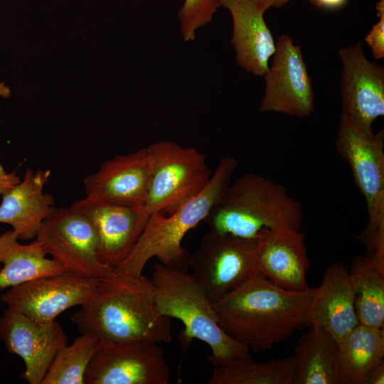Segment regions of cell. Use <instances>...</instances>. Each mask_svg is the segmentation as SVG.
<instances>
[{"instance_id":"8","label":"cell","mask_w":384,"mask_h":384,"mask_svg":"<svg viewBox=\"0 0 384 384\" xmlns=\"http://www.w3.org/2000/svg\"><path fill=\"white\" fill-rule=\"evenodd\" d=\"M258 236L243 238L208 231L188 259L191 274L212 304L234 291L257 270Z\"/></svg>"},{"instance_id":"7","label":"cell","mask_w":384,"mask_h":384,"mask_svg":"<svg viewBox=\"0 0 384 384\" xmlns=\"http://www.w3.org/2000/svg\"><path fill=\"white\" fill-rule=\"evenodd\" d=\"M151 174L144 208L151 215L170 214L199 194L212 176L206 156L196 148L171 141L149 147Z\"/></svg>"},{"instance_id":"27","label":"cell","mask_w":384,"mask_h":384,"mask_svg":"<svg viewBox=\"0 0 384 384\" xmlns=\"http://www.w3.org/2000/svg\"><path fill=\"white\" fill-rule=\"evenodd\" d=\"M219 6L220 0H184L178 13L183 41H193L196 31L212 21Z\"/></svg>"},{"instance_id":"9","label":"cell","mask_w":384,"mask_h":384,"mask_svg":"<svg viewBox=\"0 0 384 384\" xmlns=\"http://www.w3.org/2000/svg\"><path fill=\"white\" fill-rule=\"evenodd\" d=\"M36 238L68 272L98 279L115 273L100 260L99 237L91 220L70 206L57 208L43 222Z\"/></svg>"},{"instance_id":"4","label":"cell","mask_w":384,"mask_h":384,"mask_svg":"<svg viewBox=\"0 0 384 384\" xmlns=\"http://www.w3.org/2000/svg\"><path fill=\"white\" fill-rule=\"evenodd\" d=\"M237 166L233 157L220 159L206 188L170 214L150 215L148 223L127 257L115 272L139 277L152 257L161 264L188 272L190 254L182 247L185 235L203 221L212 206L230 183Z\"/></svg>"},{"instance_id":"6","label":"cell","mask_w":384,"mask_h":384,"mask_svg":"<svg viewBox=\"0 0 384 384\" xmlns=\"http://www.w3.org/2000/svg\"><path fill=\"white\" fill-rule=\"evenodd\" d=\"M335 146L348 164L367 205L368 222L357 238L365 245L368 257L383 264L384 130L364 132L341 114Z\"/></svg>"},{"instance_id":"32","label":"cell","mask_w":384,"mask_h":384,"mask_svg":"<svg viewBox=\"0 0 384 384\" xmlns=\"http://www.w3.org/2000/svg\"><path fill=\"white\" fill-rule=\"evenodd\" d=\"M290 0H252L255 5L262 12L265 13L270 8H280Z\"/></svg>"},{"instance_id":"25","label":"cell","mask_w":384,"mask_h":384,"mask_svg":"<svg viewBox=\"0 0 384 384\" xmlns=\"http://www.w3.org/2000/svg\"><path fill=\"white\" fill-rule=\"evenodd\" d=\"M359 324L384 329V272L366 255L356 256L348 270Z\"/></svg>"},{"instance_id":"3","label":"cell","mask_w":384,"mask_h":384,"mask_svg":"<svg viewBox=\"0 0 384 384\" xmlns=\"http://www.w3.org/2000/svg\"><path fill=\"white\" fill-rule=\"evenodd\" d=\"M303 218L301 203L284 186L245 173L230 183L203 222L211 232L255 238L263 228L299 230Z\"/></svg>"},{"instance_id":"30","label":"cell","mask_w":384,"mask_h":384,"mask_svg":"<svg viewBox=\"0 0 384 384\" xmlns=\"http://www.w3.org/2000/svg\"><path fill=\"white\" fill-rule=\"evenodd\" d=\"M384 383V361H381L369 373L364 384Z\"/></svg>"},{"instance_id":"24","label":"cell","mask_w":384,"mask_h":384,"mask_svg":"<svg viewBox=\"0 0 384 384\" xmlns=\"http://www.w3.org/2000/svg\"><path fill=\"white\" fill-rule=\"evenodd\" d=\"M215 367L208 384H292L295 361L293 356L265 362L247 356Z\"/></svg>"},{"instance_id":"16","label":"cell","mask_w":384,"mask_h":384,"mask_svg":"<svg viewBox=\"0 0 384 384\" xmlns=\"http://www.w3.org/2000/svg\"><path fill=\"white\" fill-rule=\"evenodd\" d=\"M151 159L147 148L104 161L84 179L86 196L102 201L144 206L151 180Z\"/></svg>"},{"instance_id":"1","label":"cell","mask_w":384,"mask_h":384,"mask_svg":"<svg viewBox=\"0 0 384 384\" xmlns=\"http://www.w3.org/2000/svg\"><path fill=\"white\" fill-rule=\"evenodd\" d=\"M316 288L282 289L257 274L213 304L222 330L250 350L259 352L282 343L310 324Z\"/></svg>"},{"instance_id":"13","label":"cell","mask_w":384,"mask_h":384,"mask_svg":"<svg viewBox=\"0 0 384 384\" xmlns=\"http://www.w3.org/2000/svg\"><path fill=\"white\" fill-rule=\"evenodd\" d=\"M341 114L366 132L384 115V68L370 61L361 42L341 48Z\"/></svg>"},{"instance_id":"19","label":"cell","mask_w":384,"mask_h":384,"mask_svg":"<svg viewBox=\"0 0 384 384\" xmlns=\"http://www.w3.org/2000/svg\"><path fill=\"white\" fill-rule=\"evenodd\" d=\"M233 21L231 45L237 63L245 71L264 76L274 53L276 42L261 11L252 0H220Z\"/></svg>"},{"instance_id":"2","label":"cell","mask_w":384,"mask_h":384,"mask_svg":"<svg viewBox=\"0 0 384 384\" xmlns=\"http://www.w3.org/2000/svg\"><path fill=\"white\" fill-rule=\"evenodd\" d=\"M81 334L100 341H171V319L157 310L151 279L115 272L100 279L90 300L70 316Z\"/></svg>"},{"instance_id":"10","label":"cell","mask_w":384,"mask_h":384,"mask_svg":"<svg viewBox=\"0 0 384 384\" xmlns=\"http://www.w3.org/2000/svg\"><path fill=\"white\" fill-rule=\"evenodd\" d=\"M171 370L158 343L99 341L84 384H167Z\"/></svg>"},{"instance_id":"5","label":"cell","mask_w":384,"mask_h":384,"mask_svg":"<svg viewBox=\"0 0 384 384\" xmlns=\"http://www.w3.org/2000/svg\"><path fill=\"white\" fill-rule=\"evenodd\" d=\"M151 281L158 311L179 319L184 326L179 336L183 351L193 339L198 338L210 348L208 361L215 366L250 356L248 348L222 330L213 304L191 274L159 262L154 266Z\"/></svg>"},{"instance_id":"14","label":"cell","mask_w":384,"mask_h":384,"mask_svg":"<svg viewBox=\"0 0 384 384\" xmlns=\"http://www.w3.org/2000/svg\"><path fill=\"white\" fill-rule=\"evenodd\" d=\"M0 339L7 351L23 361L21 376L29 384H41L53 359L68 344L67 336L55 320L40 323L8 308L0 317Z\"/></svg>"},{"instance_id":"18","label":"cell","mask_w":384,"mask_h":384,"mask_svg":"<svg viewBox=\"0 0 384 384\" xmlns=\"http://www.w3.org/2000/svg\"><path fill=\"white\" fill-rule=\"evenodd\" d=\"M49 169H28L22 180L5 191L0 204V223L10 225L19 240L36 238L43 222L57 209L55 198L43 188Z\"/></svg>"},{"instance_id":"11","label":"cell","mask_w":384,"mask_h":384,"mask_svg":"<svg viewBox=\"0 0 384 384\" xmlns=\"http://www.w3.org/2000/svg\"><path fill=\"white\" fill-rule=\"evenodd\" d=\"M265 89L260 110L305 117L314 110V92L302 49L283 34L276 42L265 75Z\"/></svg>"},{"instance_id":"31","label":"cell","mask_w":384,"mask_h":384,"mask_svg":"<svg viewBox=\"0 0 384 384\" xmlns=\"http://www.w3.org/2000/svg\"><path fill=\"white\" fill-rule=\"evenodd\" d=\"M318 8L326 10H336L342 8L348 0H308Z\"/></svg>"},{"instance_id":"26","label":"cell","mask_w":384,"mask_h":384,"mask_svg":"<svg viewBox=\"0 0 384 384\" xmlns=\"http://www.w3.org/2000/svg\"><path fill=\"white\" fill-rule=\"evenodd\" d=\"M99 341L95 337L81 334L70 345L65 346L53 359L41 384H84L87 368Z\"/></svg>"},{"instance_id":"23","label":"cell","mask_w":384,"mask_h":384,"mask_svg":"<svg viewBox=\"0 0 384 384\" xmlns=\"http://www.w3.org/2000/svg\"><path fill=\"white\" fill-rule=\"evenodd\" d=\"M383 356L384 329L358 324L338 343L341 384H364Z\"/></svg>"},{"instance_id":"21","label":"cell","mask_w":384,"mask_h":384,"mask_svg":"<svg viewBox=\"0 0 384 384\" xmlns=\"http://www.w3.org/2000/svg\"><path fill=\"white\" fill-rule=\"evenodd\" d=\"M13 230L0 235V291L41 277L68 272L36 239L21 244Z\"/></svg>"},{"instance_id":"22","label":"cell","mask_w":384,"mask_h":384,"mask_svg":"<svg viewBox=\"0 0 384 384\" xmlns=\"http://www.w3.org/2000/svg\"><path fill=\"white\" fill-rule=\"evenodd\" d=\"M311 326L295 345L292 384H341L336 341L322 326Z\"/></svg>"},{"instance_id":"20","label":"cell","mask_w":384,"mask_h":384,"mask_svg":"<svg viewBox=\"0 0 384 384\" xmlns=\"http://www.w3.org/2000/svg\"><path fill=\"white\" fill-rule=\"evenodd\" d=\"M359 324L348 270L343 263L328 267L316 288L310 311V325L324 328L338 343Z\"/></svg>"},{"instance_id":"29","label":"cell","mask_w":384,"mask_h":384,"mask_svg":"<svg viewBox=\"0 0 384 384\" xmlns=\"http://www.w3.org/2000/svg\"><path fill=\"white\" fill-rule=\"evenodd\" d=\"M21 181L16 171L7 173L0 164V195Z\"/></svg>"},{"instance_id":"17","label":"cell","mask_w":384,"mask_h":384,"mask_svg":"<svg viewBox=\"0 0 384 384\" xmlns=\"http://www.w3.org/2000/svg\"><path fill=\"white\" fill-rule=\"evenodd\" d=\"M257 270L273 284L289 291L309 288V257L299 230L263 228L258 233Z\"/></svg>"},{"instance_id":"15","label":"cell","mask_w":384,"mask_h":384,"mask_svg":"<svg viewBox=\"0 0 384 384\" xmlns=\"http://www.w3.org/2000/svg\"><path fill=\"white\" fill-rule=\"evenodd\" d=\"M70 207L91 220L99 237L100 260L114 269L129 255L150 216L144 206L109 203L87 196L75 201Z\"/></svg>"},{"instance_id":"12","label":"cell","mask_w":384,"mask_h":384,"mask_svg":"<svg viewBox=\"0 0 384 384\" xmlns=\"http://www.w3.org/2000/svg\"><path fill=\"white\" fill-rule=\"evenodd\" d=\"M100 279L71 272L41 277L11 287L1 300L8 309L40 323H51L64 311L87 304Z\"/></svg>"},{"instance_id":"28","label":"cell","mask_w":384,"mask_h":384,"mask_svg":"<svg viewBox=\"0 0 384 384\" xmlns=\"http://www.w3.org/2000/svg\"><path fill=\"white\" fill-rule=\"evenodd\" d=\"M378 21L375 23L364 41L371 50L375 59L384 58V0H379L375 5Z\"/></svg>"}]
</instances>
